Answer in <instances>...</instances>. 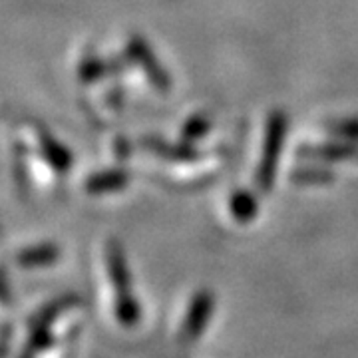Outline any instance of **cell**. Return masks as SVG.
Here are the masks:
<instances>
[{
    "instance_id": "3957f363",
    "label": "cell",
    "mask_w": 358,
    "mask_h": 358,
    "mask_svg": "<svg viewBox=\"0 0 358 358\" xmlns=\"http://www.w3.org/2000/svg\"><path fill=\"white\" fill-rule=\"evenodd\" d=\"M357 154V148H346V145H333V148H320V150H310L308 155H315L317 159H327V157H348Z\"/></svg>"
},
{
    "instance_id": "8992f818",
    "label": "cell",
    "mask_w": 358,
    "mask_h": 358,
    "mask_svg": "<svg viewBox=\"0 0 358 358\" xmlns=\"http://www.w3.org/2000/svg\"><path fill=\"white\" fill-rule=\"evenodd\" d=\"M296 181H310V183H317V181H329L331 173L327 171H320V169H301L294 173Z\"/></svg>"
},
{
    "instance_id": "277c9868",
    "label": "cell",
    "mask_w": 358,
    "mask_h": 358,
    "mask_svg": "<svg viewBox=\"0 0 358 358\" xmlns=\"http://www.w3.org/2000/svg\"><path fill=\"white\" fill-rule=\"evenodd\" d=\"M128 181L126 178V173H122V171H114V173H108L106 178L96 179V181H92V187L94 189H110V187H122L124 183Z\"/></svg>"
},
{
    "instance_id": "5b68a950",
    "label": "cell",
    "mask_w": 358,
    "mask_h": 358,
    "mask_svg": "<svg viewBox=\"0 0 358 358\" xmlns=\"http://www.w3.org/2000/svg\"><path fill=\"white\" fill-rule=\"evenodd\" d=\"M334 134L343 136V138H350L357 140L358 138V120H348V122H338L331 128Z\"/></svg>"
},
{
    "instance_id": "52a82bcc",
    "label": "cell",
    "mask_w": 358,
    "mask_h": 358,
    "mask_svg": "<svg viewBox=\"0 0 358 358\" xmlns=\"http://www.w3.org/2000/svg\"><path fill=\"white\" fill-rule=\"evenodd\" d=\"M205 131H207V122H205L203 117H195V120H192V122L187 124V128H185V138H187V140H193V138L203 136Z\"/></svg>"
},
{
    "instance_id": "6da1fadb",
    "label": "cell",
    "mask_w": 358,
    "mask_h": 358,
    "mask_svg": "<svg viewBox=\"0 0 358 358\" xmlns=\"http://www.w3.org/2000/svg\"><path fill=\"white\" fill-rule=\"evenodd\" d=\"M285 129H287V120L282 114H273L268 120L267 128V143H265V155L257 173V181L263 189H267L273 181V173H275V164L277 157L281 154L282 138H285Z\"/></svg>"
},
{
    "instance_id": "7a4b0ae2",
    "label": "cell",
    "mask_w": 358,
    "mask_h": 358,
    "mask_svg": "<svg viewBox=\"0 0 358 358\" xmlns=\"http://www.w3.org/2000/svg\"><path fill=\"white\" fill-rule=\"evenodd\" d=\"M233 211H235L237 217H251L255 213V201H253V197L247 195V193H237L233 197Z\"/></svg>"
},
{
    "instance_id": "ba28073f",
    "label": "cell",
    "mask_w": 358,
    "mask_h": 358,
    "mask_svg": "<svg viewBox=\"0 0 358 358\" xmlns=\"http://www.w3.org/2000/svg\"><path fill=\"white\" fill-rule=\"evenodd\" d=\"M154 150H157V152H162V154H169L171 150H167V145H154ZM176 152H179V154H185V155H193L189 150H185V148H181V150H176Z\"/></svg>"
}]
</instances>
